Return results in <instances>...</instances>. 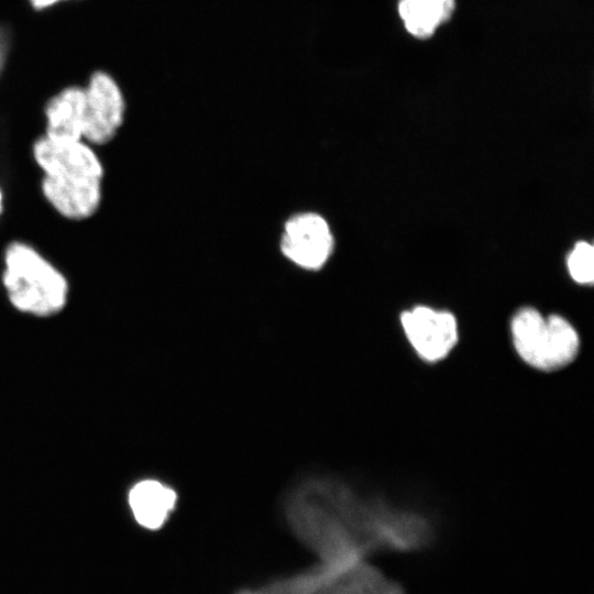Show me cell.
<instances>
[{
	"instance_id": "6da1fadb",
	"label": "cell",
	"mask_w": 594,
	"mask_h": 594,
	"mask_svg": "<svg viewBox=\"0 0 594 594\" xmlns=\"http://www.w3.org/2000/svg\"><path fill=\"white\" fill-rule=\"evenodd\" d=\"M31 155L41 174L42 197L58 216L85 221L99 211L106 169L95 146L40 135L31 145Z\"/></svg>"
},
{
	"instance_id": "7a4b0ae2",
	"label": "cell",
	"mask_w": 594,
	"mask_h": 594,
	"mask_svg": "<svg viewBox=\"0 0 594 594\" xmlns=\"http://www.w3.org/2000/svg\"><path fill=\"white\" fill-rule=\"evenodd\" d=\"M0 282L11 306L34 317L55 316L69 299L70 285L66 274L24 240H12L6 244Z\"/></svg>"
},
{
	"instance_id": "3957f363",
	"label": "cell",
	"mask_w": 594,
	"mask_h": 594,
	"mask_svg": "<svg viewBox=\"0 0 594 594\" xmlns=\"http://www.w3.org/2000/svg\"><path fill=\"white\" fill-rule=\"evenodd\" d=\"M512 339L517 354L528 365L551 371L574 360L580 340L574 327L563 317H543L537 309L525 307L512 319Z\"/></svg>"
},
{
	"instance_id": "277c9868",
	"label": "cell",
	"mask_w": 594,
	"mask_h": 594,
	"mask_svg": "<svg viewBox=\"0 0 594 594\" xmlns=\"http://www.w3.org/2000/svg\"><path fill=\"white\" fill-rule=\"evenodd\" d=\"M84 88V141L95 147L109 144L122 128L127 100L117 78L105 69L90 73Z\"/></svg>"
},
{
	"instance_id": "5b68a950",
	"label": "cell",
	"mask_w": 594,
	"mask_h": 594,
	"mask_svg": "<svg viewBox=\"0 0 594 594\" xmlns=\"http://www.w3.org/2000/svg\"><path fill=\"white\" fill-rule=\"evenodd\" d=\"M400 322L407 340L424 361L444 359L458 342L457 319L449 311L416 306L402 314Z\"/></svg>"
},
{
	"instance_id": "8992f818",
	"label": "cell",
	"mask_w": 594,
	"mask_h": 594,
	"mask_svg": "<svg viewBox=\"0 0 594 594\" xmlns=\"http://www.w3.org/2000/svg\"><path fill=\"white\" fill-rule=\"evenodd\" d=\"M284 255L306 270H319L329 258L333 238L318 215L302 213L287 221L280 243Z\"/></svg>"
},
{
	"instance_id": "52a82bcc",
	"label": "cell",
	"mask_w": 594,
	"mask_h": 594,
	"mask_svg": "<svg viewBox=\"0 0 594 594\" xmlns=\"http://www.w3.org/2000/svg\"><path fill=\"white\" fill-rule=\"evenodd\" d=\"M44 132L54 141H84L85 96L82 85H67L43 107Z\"/></svg>"
},
{
	"instance_id": "ba28073f",
	"label": "cell",
	"mask_w": 594,
	"mask_h": 594,
	"mask_svg": "<svg viewBox=\"0 0 594 594\" xmlns=\"http://www.w3.org/2000/svg\"><path fill=\"white\" fill-rule=\"evenodd\" d=\"M176 503L175 492L154 480L135 484L129 493V504L136 521L148 529L160 528Z\"/></svg>"
},
{
	"instance_id": "9c48e42d",
	"label": "cell",
	"mask_w": 594,
	"mask_h": 594,
	"mask_svg": "<svg viewBox=\"0 0 594 594\" xmlns=\"http://www.w3.org/2000/svg\"><path fill=\"white\" fill-rule=\"evenodd\" d=\"M454 0H399L398 12L413 36L432 35L453 13Z\"/></svg>"
},
{
	"instance_id": "30bf717a",
	"label": "cell",
	"mask_w": 594,
	"mask_h": 594,
	"mask_svg": "<svg viewBox=\"0 0 594 594\" xmlns=\"http://www.w3.org/2000/svg\"><path fill=\"white\" fill-rule=\"evenodd\" d=\"M568 270L579 284H591L594 279V250L586 241L578 242L568 256Z\"/></svg>"
},
{
	"instance_id": "8fae6325",
	"label": "cell",
	"mask_w": 594,
	"mask_h": 594,
	"mask_svg": "<svg viewBox=\"0 0 594 594\" xmlns=\"http://www.w3.org/2000/svg\"><path fill=\"white\" fill-rule=\"evenodd\" d=\"M12 47V35L8 26L0 23V78L2 77Z\"/></svg>"
},
{
	"instance_id": "7c38bea8",
	"label": "cell",
	"mask_w": 594,
	"mask_h": 594,
	"mask_svg": "<svg viewBox=\"0 0 594 594\" xmlns=\"http://www.w3.org/2000/svg\"><path fill=\"white\" fill-rule=\"evenodd\" d=\"M78 1V0H26L31 9L36 11H45L54 9L61 4Z\"/></svg>"
},
{
	"instance_id": "4fadbf2b",
	"label": "cell",
	"mask_w": 594,
	"mask_h": 594,
	"mask_svg": "<svg viewBox=\"0 0 594 594\" xmlns=\"http://www.w3.org/2000/svg\"><path fill=\"white\" fill-rule=\"evenodd\" d=\"M3 212H4V193L0 186V220L2 218Z\"/></svg>"
}]
</instances>
